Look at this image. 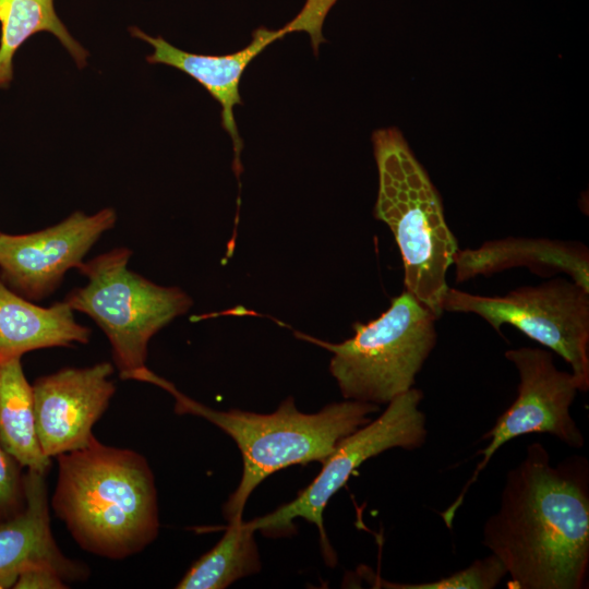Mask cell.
I'll use <instances>...</instances> for the list:
<instances>
[{"instance_id":"9a60e30c","label":"cell","mask_w":589,"mask_h":589,"mask_svg":"<svg viewBox=\"0 0 589 589\" xmlns=\"http://www.w3.org/2000/svg\"><path fill=\"white\" fill-rule=\"evenodd\" d=\"M89 336L91 329L75 321L65 301L39 306L0 278V362L37 349L87 344Z\"/></svg>"},{"instance_id":"30bf717a","label":"cell","mask_w":589,"mask_h":589,"mask_svg":"<svg viewBox=\"0 0 589 589\" xmlns=\"http://www.w3.org/2000/svg\"><path fill=\"white\" fill-rule=\"evenodd\" d=\"M116 220V212L104 208L94 215L75 212L36 232H0V278L28 300L44 299L69 269L83 265L84 256Z\"/></svg>"},{"instance_id":"44dd1931","label":"cell","mask_w":589,"mask_h":589,"mask_svg":"<svg viewBox=\"0 0 589 589\" xmlns=\"http://www.w3.org/2000/svg\"><path fill=\"white\" fill-rule=\"evenodd\" d=\"M337 0H306L301 11L292 19L298 32H306L311 37L314 55L325 41L322 28L326 15Z\"/></svg>"},{"instance_id":"4fadbf2b","label":"cell","mask_w":589,"mask_h":589,"mask_svg":"<svg viewBox=\"0 0 589 589\" xmlns=\"http://www.w3.org/2000/svg\"><path fill=\"white\" fill-rule=\"evenodd\" d=\"M293 32L290 22L278 29L257 27L248 46L223 56L188 52L172 46L163 37H157L152 43L153 52L148 56V61L176 68L204 86L220 104L221 125L229 133L233 147L239 148L243 141L238 133L233 108L243 104L239 93L241 76L267 46Z\"/></svg>"},{"instance_id":"5bb4252c","label":"cell","mask_w":589,"mask_h":589,"mask_svg":"<svg viewBox=\"0 0 589 589\" xmlns=\"http://www.w3.org/2000/svg\"><path fill=\"white\" fill-rule=\"evenodd\" d=\"M453 264L457 281L525 266L542 276L566 273L573 281L589 290V253L578 242L506 238L484 242L478 249L458 250Z\"/></svg>"},{"instance_id":"6da1fadb","label":"cell","mask_w":589,"mask_h":589,"mask_svg":"<svg viewBox=\"0 0 589 589\" xmlns=\"http://www.w3.org/2000/svg\"><path fill=\"white\" fill-rule=\"evenodd\" d=\"M482 544L504 564L509 589L587 588L588 459L574 455L553 465L542 443L529 444L506 472Z\"/></svg>"},{"instance_id":"ffe728a7","label":"cell","mask_w":589,"mask_h":589,"mask_svg":"<svg viewBox=\"0 0 589 589\" xmlns=\"http://www.w3.org/2000/svg\"><path fill=\"white\" fill-rule=\"evenodd\" d=\"M21 465L0 442V518H10L25 506Z\"/></svg>"},{"instance_id":"d6986e66","label":"cell","mask_w":589,"mask_h":589,"mask_svg":"<svg viewBox=\"0 0 589 589\" xmlns=\"http://www.w3.org/2000/svg\"><path fill=\"white\" fill-rule=\"evenodd\" d=\"M507 575L501 560L494 554L476 560L468 567L434 581L419 584L378 582L386 588L397 589H493Z\"/></svg>"},{"instance_id":"3957f363","label":"cell","mask_w":589,"mask_h":589,"mask_svg":"<svg viewBox=\"0 0 589 589\" xmlns=\"http://www.w3.org/2000/svg\"><path fill=\"white\" fill-rule=\"evenodd\" d=\"M133 380L157 385L175 398L179 414L202 417L227 433L237 444L243 462L236 491L224 505L228 522L242 519L245 503L268 476L292 465L323 462L347 435L368 423L380 406L345 399L315 413L301 412L293 398L285 399L271 413L239 409L215 410L191 399L146 366Z\"/></svg>"},{"instance_id":"8992f818","label":"cell","mask_w":589,"mask_h":589,"mask_svg":"<svg viewBox=\"0 0 589 589\" xmlns=\"http://www.w3.org/2000/svg\"><path fill=\"white\" fill-rule=\"evenodd\" d=\"M131 255L130 249L118 248L84 262L79 269L87 284L64 300L106 334L123 380L145 366L151 338L192 305L180 288L156 285L130 271Z\"/></svg>"},{"instance_id":"5b68a950","label":"cell","mask_w":589,"mask_h":589,"mask_svg":"<svg viewBox=\"0 0 589 589\" xmlns=\"http://www.w3.org/2000/svg\"><path fill=\"white\" fill-rule=\"evenodd\" d=\"M436 318L405 290L377 318L354 323V335L341 342L296 335L333 353L329 372L344 399L380 406L413 387L436 345Z\"/></svg>"},{"instance_id":"7402d4cb","label":"cell","mask_w":589,"mask_h":589,"mask_svg":"<svg viewBox=\"0 0 589 589\" xmlns=\"http://www.w3.org/2000/svg\"><path fill=\"white\" fill-rule=\"evenodd\" d=\"M65 581L53 570L47 568H31L23 572L16 579L14 589H63Z\"/></svg>"},{"instance_id":"ac0fdd59","label":"cell","mask_w":589,"mask_h":589,"mask_svg":"<svg viewBox=\"0 0 589 589\" xmlns=\"http://www.w3.org/2000/svg\"><path fill=\"white\" fill-rule=\"evenodd\" d=\"M254 533L250 521L228 522L221 539L193 563L176 588L224 589L240 578L259 573L261 560Z\"/></svg>"},{"instance_id":"277c9868","label":"cell","mask_w":589,"mask_h":589,"mask_svg":"<svg viewBox=\"0 0 589 589\" xmlns=\"http://www.w3.org/2000/svg\"><path fill=\"white\" fill-rule=\"evenodd\" d=\"M372 144L378 172L374 217L396 239L406 290L438 317L458 251L440 194L396 127L375 130Z\"/></svg>"},{"instance_id":"7c38bea8","label":"cell","mask_w":589,"mask_h":589,"mask_svg":"<svg viewBox=\"0 0 589 589\" xmlns=\"http://www.w3.org/2000/svg\"><path fill=\"white\" fill-rule=\"evenodd\" d=\"M23 482L24 508L0 521V589L13 588L31 568L51 569L64 581L85 579L86 566L68 558L52 537L45 474L27 470Z\"/></svg>"},{"instance_id":"8fae6325","label":"cell","mask_w":589,"mask_h":589,"mask_svg":"<svg viewBox=\"0 0 589 589\" xmlns=\"http://www.w3.org/2000/svg\"><path fill=\"white\" fill-rule=\"evenodd\" d=\"M113 370L111 363L100 362L87 368H64L34 382L36 431L46 456L81 449L95 437L93 426L116 392L109 380Z\"/></svg>"},{"instance_id":"e0dca14e","label":"cell","mask_w":589,"mask_h":589,"mask_svg":"<svg viewBox=\"0 0 589 589\" xmlns=\"http://www.w3.org/2000/svg\"><path fill=\"white\" fill-rule=\"evenodd\" d=\"M0 89L13 80V58L34 34H53L79 68L86 64L87 51L71 36L55 10L53 0H0Z\"/></svg>"},{"instance_id":"603a6c76","label":"cell","mask_w":589,"mask_h":589,"mask_svg":"<svg viewBox=\"0 0 589 589\" xmlns=\"http://www.w3.org/2000/svg\"><path fill=\"white\" fill-rule=\"evenodd\" d=\"M0 521H1V518H0Z\"/></svg>"},{"instance_id":"9c48e42d","label":"cell","mask_w":589,"mask_h":589,"mask_svg":"<svg viewBox=\"0 0 589 589\" xmlns=\"http://www.w3.org/2000/svg\"><path fill=\"white\" fill-rule=\"evenodd\" d=\"M518 370V394L513 404L496 419L482 440L488 445L478 452L482 458L462 486L457 498L441 513L448 529L466 494L489 465L494 454L507 442L531 433H548L572 448H582L585 437L570 414L578 390L572 372L561 371L553 354L542 348L520 347L505 352Z\"/></svg>"},{"instance_id":"ba28073f","label":"cell","mask_w":589,"mask_h":589,"mask_svg":"<svg viewBox=\"0 0 589 589\" xmlns=\"http://www.w3.org/2000/svg\"><path fill=\"white\" fill-rule=\"evenodd\" d=\"M422 399V390L412 387L389 401L381 416L337 444L320 473L294 500L251 520L253 529L267 537L288 536L294 531L293 520L303 518L317 527L326 557L335 561L323 525L328 501L368 459L392 448L412 450L424 445L428 429L420 409Z\"/></svg>"},{"instance_id":"52a82bcc","label":"cell","mask_w":589,"mask_h":589,"mask_svg":"<svg viewBox=\"0 0 589 589\" xmlns=\"http://www.w3.org/2000/svg\"><path fill=\"white\" fill-rule=\"evenodd\" d=\"M442 309L474 313L498 333L504 324L514 326L562 357L579 392L589 389V290L577 283L555 278L497 297L448 287Z\"/></svg>"},{"instance_id":"7a4b0ae2","label":"cell","mask_w":589,"mask_h":589,"mask_svg":"<svg viewBox=\"0 0 589 589\" xmlns=\"http://www.w3.org/2000/svg\"><path fill=\"white\" fill-rule=\"evenodd\" d=\"M57 459L51 506L83 550L123 560L156 539L157 492L144 456L94 437L87 446Z\"/></svg>"},{"instance_id":"2e32d148","label":"cell","mask_w":589,"mask_h":589,"mask_svg":"<svg viewBox=\"0 0 589 589\" xmlns=\"http://www.w3.org/2000/svg\"><path fill=\"white\" fill-rule=\"evenodd\" d=\"M0 442L22 467L45 476L49 471L51 458L38 441L33 388L21 358L0 362Z\"/></svg>"}]
</instances>
